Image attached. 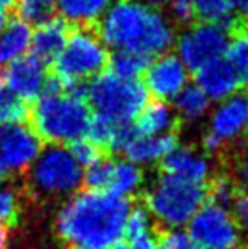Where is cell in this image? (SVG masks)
Masks as SVG:
<instances>
[{
	"mask_svg": "<svg viewBox=\"0 0 248 249\" xmlns=\"http://www.w3.org/2000/svg\"><path fill=\"white\" fill-rule=\"evenodd\" d=\"M131 203L107 192L85 190L70 197L57 217V231L75 249H111L124 237Z\"/></svg>",
	"mask_w": 248,
	"mask_h": 249,
	"instance_id": "6da1fadb",
	"label": "cell"
},
{
	"mask_svg": "<svg viewBox=\"0 0 248 249\" xmlns=\"http://www.w3.org/2000/svg\"><path fill=\"white\" fill-rule=\"evenodd\" d=\"M95 29L106 46L148 58L163 54L175 43V31L167 17L156 7L138 0H116Z\"/></svg>",
	"mask_w": 248,
	"mask_h": 249,
	"instance_id": "7a4b0ae2",
	"label": "cell"
},
{
	"mask_svg": "<svg viewBox=\"0 0 248 249\" xmlns=\"http://www.w3.org/2000/svg\"><path fill=\"white\" fill-rule=\"evenodd\" d=\"M92 119L85 83L66 87L50 75L44 90L31 110V122L41 139L50 144H72L85 138Z\"/></svg>",
	"mask_w": 248,
	"mask_h": 249,
	"instance_id": "3957f363",
	"label": "cell"
},
{
	"mask_svg": "<svg viewBox=\"0 0 248 249\" xmlns=\"http://www.w3.org/2000/svg\"><path fill=\"white\" fill-rule=\"evenodd\" d=\"M208 197V183H197L163 171L146 194V209L167 229L189 224Z\"/></svg>",
	"mask_w": 248,
	"mask_h": 249,
	"instance_id": "277c9868",
	"label": "cell"
},
{
	"mask_svg": "<svg viewBox=\"0 0 248 249\" xmlns=\"http://www.w3.org/2000/svg\"><path fill=\"white\" fill-rule=\"evenodd\" d=\"M109 66V53L95 27H75L53 61V76L66 87L95 78Z\"/></svg>",
	"mask_w": 248,
	"mask_h": 249,
	"instance_id": "5b68a950",
	"label": "cell"
},
{
	"mask_svg": "<svg viewBox=\"0 0 248 249\" xmlns=\"http://www.w3.org/2000/svg\"><path fill=\"white\" fill-rule=\"evenodd\" d=\"M148 89L139 80H128L114 73H100L87 87V100L95 114L119 124H129L148 104Z\"/></svg>",
	"mask_w": 248,
	"mask_h": 249,
	"instance_id": "8992f818",
	"label": "cell"
},
{
	"mask_svg": "<svg viewBox=\"0 0 248 249\" xmlns=\"http://www.w3.org/2000/svg\"><path fill=\"white\" fill-rule=\"evenodd\" d=\"M27 181L38 197H66L83 183V166L65 144H51L41 149L29 166Z\"/></svg>",
	"mask_w": 248,
	"mask_h": 249,
	"instance_id": "52a82bcc",
	"label": "cell"
},
{
	"mask_svg": "<svg viewBox=\"0 0 248 249\" xmlns=\"http://www.w3.org/2000/svg\"><path fill=\"white\" fill-rule=\"evenodd\" d=\"M229 29L223 24L197 20L177 41L179 58L191 71H197L206 63L226 54Z\"/></svg>",
	"mask_w": 248,
	"mask_h": 249,
	"instance_id": "ba28073f",
	"label": "cell"
},
{
	"mask_svg": "<svg viewBox=\"0 0 248 249\" xmlns=\"http://www.w3.org/2000/svg\"><path fill=\"white\" fill-rule=\"evenodd\" d=\"M189 236L204 249H231L238 243V222L235 215L216 202L202 207L189 220Z\"/></svg>",
	"mask_w": 248,
	"mask_h": 249,
	"instance_id": "9c48e42d",
	"label": "cell"
},
{
	"mask_svg": "<svg viewBox=\"0 0 248 249\" xmlns=\"http://www.w3.org/2000/svg\"><path fill=\"white\" fill-rule=\"evenodd\" d=\"M248 125V95L233 93L221 100L219 107L212 112L211 125L204 136V146L209 153L221 149L226 142L238 138Z\"/></svg>",
	"mask_w": 248,
	"mask_h": 249,
	"instance_id": "30bf717a",
	"label": "cell"
},
{
	"mask_svg": "<svg viewBox=\"0 0 248 249\" xmlns=\"http://www.w3.org/2000/svg\"><path fill=\"white\" fill-rule=\"evenodd\" d=\"M43 149L41 136L24 122L0 124V160L10 171H24Z\"/></svg>",
	"mask_w": 248,
	"mask_h": 249,
	"instance_id": "8fae6325",
	"label": "cell"
},
{
	"mask_svg": "<svg viewBox=\"0 0 248 249\" xmlns=\"http://www.w3.org/2000/svg\"><path fill=\"white\" fill-rule=\"evenodd\" d=\"M145 85L156 100H173L189 82V68L175 54L156 56L145 71Z\"/></svg>",
	"mask_w": 248,
	"mask_h": 249,
	"instance_id": "7c38bea8",
	"label": "cell"
},
{
	"mask_svg": "<svg viewBox=\"0 0 248 249\" xmlns=\"http://www.w3.org/2000/svg\"><path fill=\"white\" fill-rule=\"evenodd\" d=\"M2 80L27 102L36 100L48 82L46 63L34 54H24L0 71Z\"/></svg>",
	"mask_w": 248,
	"mask_h": 249,
	"instance_id": "4fadbf2b",
	"label": "cell"
},
{
	"mask_svg": "<svg viewBox=\"0 0 248 249\" xmlns=\"http://www.w3.org/2000/svg\"><path fill=\"white\" fill-rule=\"evenodd\" d=\"M195 82L211 100H225L240 90L242 73L228 58H216L195 71Z\"/></svg>",
	"mask_w": 248,
	"mask_h": 249,
	"instance_id": "5bb4252c",
	"label": "cell"
},
{
	"mask_svg": "<svg viewBox=\"0 0 248 249\" xmlns=\"http://www.w3.org/2000/svg\"><path fill=\"white\" fill-rule=\"evenodd\" d=\"M70 33H72V26L63 17L51 16L44 22L38 24L36 31L33 33V43H31L33 54L46 65L53 63L65 48Z\"/></svg>",
	"mask_w": 248,
	"mask_h": 249,
	"instance_id": "9a60e30c",
	"label": "cell"
},
{
	"mask_svg": "<svg viewBox=\"0 0 248 249\" xmlns=\"http://www.w3.org/2000/svg\"><path fill=\"white\" fill-rule=\"evenodd\" d=\"M162 170L165 173L197 183H208L211 173L209 161L202 154L191 148H179V146L162 160Z\"/></svg>",
	"mask_w": 248,
	"mask_h": 249,
	"instance_id": "2e32d148",
	"label": "cell"
},
{
	"mask_svg": "<svg viewBox=\"0 0 248 249\" xmlns=\"http://www.w3.org/2000/svg\"><path fill=\"white\" fill-rule=\"evenodd\" d=\"M33 43V29L20 16L7 20L0 29V71L12 61L24 56Z\"/></svg>",
	"mask_w": 248,
	"mask_h": 249,
	"instance_id": "e0dca14e",
	"label": "cell"
},
{
	"mask_svg": "<svg viewBox=\"0 0 248 249\" xmlns=\"http://www.w3.org/2000/svg\"><path fill=\"white\" fill-rule=\"evenodd\" d=\"M177 148V136L173 132L155 136L136 134L123 153L136 164H152L162 161L170 151Z\"/></svg>",
	"mask_w": 248,
	"mask_h": 249,
	"instance_id": "ac0fdd59",
	"label": "cell"
},
{
	"mask_svg": "<svg viewBox=\"0 0 248 249\" xmlns=\"http://www.w3.org/2000/svg\"><path fill=\"white\" fill-rule=\"evenodd\" d=\"M116 0H57L58 12L73 27H97Z\"/></svg>",
	"mask_w": 248,
	"mask_h": 249,
	"instance_id": "d6986e66",
	"label": "cell"
},
{
	"mask_svg": "<svg viewBox=\"0 0 248 249\" xmlns=\"http://www.w3.org/2000/svg\"><path fill=\"white\" fill-rule=\"evenodd\" d=\"M179 114L169 107L163 100L146 104L134 119V127L138 134L155 136L173 132L179 127Z\"/></svg>",
	"mask_w": 248,
	"mask_h": 249,
	"instance_id": "ffe728a7",
	"label": "cell"
},
{
	"mask_svg": "<svg viewBox=\"0 0 248 249\" xmlns=\"http://www.w3.org/2000/svg\"><path fill=\"white\" fill-rule=\"evenodd\" d=\"M143 183V173L136 163L129 160H116L113 164V175L107 194L117 197H131L139 190Z\"/></svg>",
	"mask_w": 248,
	"mask_h": 249,
	"instance_id": "44dd1931",
	"label": "cell"
},
{
	"mask_svg": "<svg viewBox=\"0 0 248 249\" xmlns=\"http://www.w3.org/2000/svg\"><path fill=\"white\" fill-rule=\"evenodd\" d=\"M175 112L184 121H197L208 112L209 97L199 85H186L175 97Z\"/></svg>",
	"mask_w": 248,
	"mask_h": 249,
	"instance_id": "7402d4cb",
	"label": "cell"
},
{
	"mask_svg": "<svg viewBox=\"0 0 248 249\" xmlns=\"http://www.w3.org/2000/svg\"><path fill=\"white\" fill-rule=\"evenodd\" d=\"M148 56H143L134 51L116 50L113 56H109V71L121 78L139 80V76L145 75L146 68L150 65Z\"/></svg>",
	"mask_w": 248,
	"mask_h": 249,
	"instance_id": "603a6c76",
	"label": "cell"
},
{
	"mask_svg": "<svg viewBox=\"0 0 248 249\" xmlns=\"http://www.w3.org/2000/svg\"><path fill=\"white\" fill-rule=\"evenodd\" d=\"M29 117L27 100L16 93L0 76V124L2 122H24Z\"/></svg>",
	"mask_w": 248,
	"mask_h": 249,
	"instance_id": "cb8c5ba5",
	"label": "cell"
},
{
	"mask_svg": "<svg viewBox=\"0 0 248 249\" xmlns=\"http://www.w3.org/2000/svg\"><path fill=\"white\" fill-rule=\"evenodd\" d=\"M195 14L199 20L216 22L228 27L235 19L233 0H194Z\"/></svg>",
	"mask_w": 248,
	"mask_h": 249,
	"instance_id": "d4e9b609",
	"label": "cell"
},
{
	"mask_svg": "<svg viewBox=\"0 0 248 249\" xmlns=\"http://www.w3.org/2000/svg\"><path fill=\"white\" fill-rule=\"evenodd\" d=\"M119 125V122H114L113 119L106 117V115L95 114L92 115L89 122V127H87V134L85 138H89L92 142H95L100 148H111V142L114 139V134H116V129Z\"/></svg>",
	"mask_w": 248,
	"mask_h": 249,
	"instance_id": "484cf974",
	"label": "cell"
},
{
	"mask_svg": "<svg viewBox=\"0 0 248 249\" xmlns=\"http://www.w3.org/2000/svg\"><path fill=\"white\" fill-rule=\"evenodd\" d=\"M113 164L114 160L100 158L99 161L87 166V171H83V183H85L87 190L107 192L111 183V175H113Z\"/></svg>",
	"mask_w": 248,
	"mask_h": 249,
	"instance_id": "4316f807",
	"label": "cell"
},
{
	"mask_svg": "<svg viewBox=\"0 0 248 249\" xmlns=\"http://www.w3.org/2000/svg\"><path fill=\"white\" fill-rule=\"evenodd\" d=\"M57 0H17V16L29 24H41L53 16Z\"/></svg>",
	"mask_w": 248,
	"mask_h": 249,
	"instance_id": "83f0119b",
	"label": "cell"
},
{
	"mask_svg": "<svg viewBox=\"0 0 248 249\" xmlns=\"http://www.w3.org/2000/svg\"><path fill=\"white\" fill-rule=\"evenodd\" d=\"M152 232V213L146 207H134L129 210L128 220H126L124 236L128 239L143 236V234Z\"/></svg>",
	"mask_w": 248,
	"mask_h": 249,
	"instance_id": "f1b7e54d",
	"label": "cell"
},
{
	"mask_svg": "<svg viewBox=\"0 0 248 249\" xmlns=\"http://www.w3.org/2000/svg\"><path fill=\"white\" fill-rule=\"evenodd\" d=\"M208 194L211 197V202H216L223 207L233 205L235 198L238 197L235 183L228 177H218L211 185L208 187Z\"/></svg>",
	"mask_w": 248,
	"mask_h": 249,
	"instance_id": "f546056e",
	"label": "cell"
},
{
	"mask_svg": "<svg viewBox=\"0 0 248 249\" xmlns=\"http://www.w3.org/2000/svg\"><path fill=\"white\" fill-rule=\"evenodd\" d=\"M19 219V198L16 192L0 185V224L12 226Z\"/></svg>",
	"mask_w": 248,
	"mask_h": 249,
	"instance_id": "4dcf8cb0",
	"label": "cell"
},
{
	"mask_svg": "<svg viewBox=\"0 0 248 249\" xmlns=\"http://www.w3.org/2000/svg\"><path fill=\"white\" fill-rule=\"evenodd\" d=\"M70 151L76 158V161L85 168L102 158V148L97 146L95 142H92L89 138H80L76 141H73L70 144Z\"/></svg>",
	"mask_w": 248,
	"mask_h": 249,
	"instance_id": "1f68e13d",
	"label": "cell"
},
{
	"mask_svg": "<svg viewBox=\"0 0 248 249\" xmlns=\"http://www.w3.org/2000/svg\"><path fill=\"white\" fill-rule=\"evenodd\" d=\"M169 12L179 26H192L197 20L194 0H169Z\"/></svg>",
	"mask_w": 248,
	"mask_h": 249,
	"instance_id": "d6a6232c",
	"label": "cell"
},
{
	"mask_svg": "<svg viewBox=\"0 0 248 249\" xmlns=\"http://www.w3.org/2000/svg\"><path fill=\"white\" fill-rule=\"evenodd\" d=\"M160 249H204L201 248L189 234L179 229H170L162 234L158 241Z\"/></svg>",
	"mask_w": 248,
	"mask_h": 249,
	"instance_id": "836d02e7",
	"label": "cell"
},
{
	"mask_svg": "<svg viewBox=\"0 0 248 249\" xmlns=\"http://www.w3.org/2000/svg\"><path fill=\"white\" fill-rule=\"evenodd\" d=\"M233 212H235V219L238 222V227L248 232V194L240 195L233 202Z\"/></svg>",
	"mask_w": 248,
	"mask_h": 249,
	"instance_id": "e575fe53",
	"label": "cell"
},
{
	"mask_svg": "<svg viewBox=\"0 0 248 249\" xmlns=\"http://www.w3.org/2000/svg\"><path fill=\"white\" fill-rule=\"evenodd\" d=\"M126 246H128V249H160L158 241L153 237L152 232L143 234V236H138V237H133V239H128Z\"/></svg>",
	"mask_w": 248,
	"mask_h": 249,
	"instance_id": "d590c367",
	"label": "cell"
},
{
	"mask_svg": "<svg viewBox=\"0 0 248 249\" xmlns=\"http://www.w3.org/2000/svg\"><path fill=\"white\" fill-rule=\"evenodd\" d=\"M240 180H242L243 188L248 192V153L242 160V163H240Z\"/></svg>",
	"mask_w": 248,
	"mask_h": 249,
	"instance_id": "8d00e7d4",
	"label": "cell"
},
{
	"mask_svg": "<svg viewBox=\"0 0 248 249\" xmlns=\"http://www.w3.org/2000/svg\"><path fill=\"white\" fill-rule=\"evenodd\" d=\"M235 10L242 19L248 20V0H233Z\"/></svg>",
	"mask_w": 248,
	"mask_h": 249,
	"instance_id": "74e56055",
	"label": "cell"
},
{
	"mask_svg": "<svg viewBox=\"0 0 248 249\" xmlns=\"http://www.w3.org/2000/svg\"><path fill=\"white\" fill-rule=\"evenodd\" d=\"M7 248V229L5 226L0 224V249H5Z\"/></svg>",
	"mask_w": 248,
	"mask_h": 249,
	"instance_id": "f35d334b",
	"label": "cell"
},
{
	"mask_svg": "<svg viewBox=\"0 0 248 249\" xmlns=\"http://www.w3.org/2000/svg\"><path fill=\"white\" fill-rule=\"evenodd\" d=\"M5 22H7V7L0 0V29L5 26Z\"/></svg>",
	"mask_w": 248,
	"mask_h": 249,
	"instance_id": "ab89813d",
	"label": "cell"
},
{
	"mask_svg": "<svg viewBox=\"0 0 248 249\" xmlns=\"http://www.w3.org/2000/svg\"><path fill=\"white\" fill-rule=\"evenodd\" d=\"M9 173H10V170L7 168V164L3 163L2 160H0V183H2V181L5 180L7 177H9Z\"/></svg>",
	"mask_w": 248,
	"mask_h": 249,
	"instance_id": "60d3db41",
	"label": "cell"
},
{
	"mask_svg": "<svg viewBox=\"0 0 248 249\" xmlns=\"http://www.w3.org/2000/svg\"><path fill=\"white\" fill-rule=\"evenodd\" d=\"M143 2L153 7H160V5H163V3H169V0H143Z\"/></svg>",
	"mask_w": 248,
	"mask_h": 249,
	"instance_id": "b9f144b4",
	"label": "cell"
},
{
	"mask_svg": "<svg viewBox=\"0 0 248 249\" xmlns=\"http://www.w3.org/2000/svg\"><path fill=\"white\" fill-rule=\"evenodd\" d=\"M240 73H242V83H243V85H245L247 89H248V65H247L245 68H243Z\"/></svg>",
	"mask_w": 248,
	"mask_h": 249,
	"instance_id": "7bdbcfd3",
	"label": "cell"
},
{
	"mask_svg": "<svg viewBox=\"0 0 248 249\" xmlns=\"http://www.w3.org/2000/svg\"><path fill=\"white\" fill-rule=\"evenodd\" d=\"M245 134H247V139H248V125H247V129H245Z\"/></svg>",
	"mask_w": 248,
	"mask_h": 249,
	"instance_id": "ee69618b",
	"label": "cell"
},
{
	"mask_svg": "<svg viewBox=\"0 0 248 249\" xmlns=\"http://www.w3.org/2000/svg\"><path fill=\"white\" fill-rule=\"evenodd\" d=\"M231 249H238V248H231Z\"/></svg>",
	"mask_w": 248,
	"mask_h": 249,
	"instance_id": "f6af8a7d",
	"label": "cell"
}]
</instances>
